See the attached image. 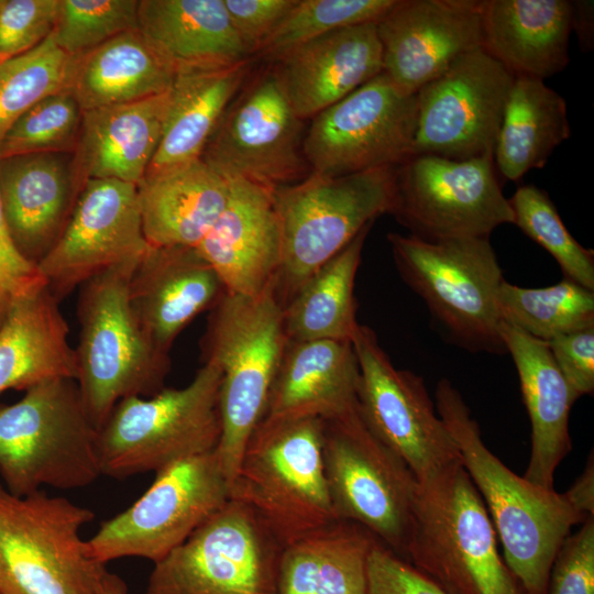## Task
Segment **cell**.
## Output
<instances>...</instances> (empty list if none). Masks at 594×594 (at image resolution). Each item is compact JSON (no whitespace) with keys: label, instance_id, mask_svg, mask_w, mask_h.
<instances>
[{"label":"cell","instance_id":"8992f818","mask_svg":"<svg viewBox=\"0 0 594 594\" xmlns=\"http://www.w3.org/2000/svg\"><path fill=\"white\" fill-rule=\"evenodd\" d=\"M323 419L261 421L230 485V498L250 507L283 547L339 518L322 458Z\"/></svg>","mask_w":594,"mask_h":594},{"label":"cell","instance_id":"30bf717a","mask_svg":"<svg viewBox=\"0 0 594 594\" xmlns=\"http://www.w3.org/2000/svg\"><path fill=\"white\" fill-rule=\"evenodd\" d=\"M94 518L65 497L0 484V594H99L106 564L80 537Z\"/></svg>","mask_w":594,"mask_h":594},{"label":"cell","instance_id":"3957f363","mask_svg":"<svg viewBox=\"0 0 594 594\" xmlns=\"http://www.w3.org/2000/svg\"><path fill=\"white\" fill-rule=\"evenodd\" d=\"M287 343L274 283L257 296L226 292L210 310L201 358L221 371V436L215 451L230 485L264 417Z\"/></svg>","mask_w":594,"mask_h":594},{"label":"cell","instance_id":"7dc6e473","mask_svg":"<svg viewBox=\"0 0 594 594\" xmlns=\"http://www.w3.org/2000/svg\"><path fill=\"white\" fill-rule=\"evenodd\" d=\"M230 21L251 56L294 8L297 0H223Z\"/></svg>","mask_w":594,"mask_h":594},{"label":"cell","instance_id":"5b68a950","mask_svg":"<svg viewBox=\"0 0 594 594\" xmlns=\"http://www.w3.org/2000/svg\"><path fill=\"white\" fill-rule=\"evenodd\" d=\"M0 404V475L6 488L25 496L44 485L81 488L100 475L98 430L73 378H53Z\"/></svg>","mask_w":594,"mask_h":594},{"label":"cell","instance_id":"7bdbcfd3","mask_svg":"<svg viewBox=\"0 0 594 594\" xmlns=\"http://www.w3.org/2000/svg\"><path fill=\"white\" fill-rule=\"evenodd\" d=\"M58 12L59 0H0V65L46 40Z\"/></svg>","mask_w":594,"mask_h":594},{"label":"cell","instance_id":"8d00e7d4","mask_svg":"<svg viewBox=\"0 0 594 594\" xmlns=\"http://www.w3.org/2000/svg\"><path fill=\"white\" fill-rule=\"evenodd\" d=\"M501 320L542 341L594 327V292L563 277L542 288L504 280L497 296Z\"/></svg>","mask_w":594,"mask_h":594},{"label":"cell","instance_id":"7a4b0ae2","mask_svg":"<svg viewBox=\"0 0 594 594\" xmlns=\"http://www.w3.org/2000/svg\"><path fill=\"white\" fill-rule=\"evenodd\" d=\"M406 561L446 594H526L462 461L417 481Z\"/></svg>","mask_w":594,"mask_h":594},{"label":"cell","instance_id":"f35d334b","mask_svg":"<svg viewBox=\"0 0 594 594\" xmlns=\"http://www.w3.org/2000/svg\"><path fill=\"white\" fill-rule=\"evenodd\" d=\"M508 201L513 224L552 255L565 278L594 292V252L569 232L548 193L524 185Z\"/></svg>","mask_w":594,"mask_h":594},{"label":"cell","instance_id":"836d02e7","mask_svg":"<svg viewBox=\"0 0 594 594\" xmlns=\"http://www.w3.org/2000/svg\"><path fill=\"white\" fill-rule=\"evenodd\" d=\"M175 77V68L132 30L76 57L69 90L86 111L162 95Z\"/></svg>","mask_w":594,"mask_h":594},{"label":"cell","instance_id":"f546056e","mask_svg":"<svg viewBox=\"0 0 594 594\" xmlns=\"http://www.w3.org/2000/svg\"><path fill=\"white\" fill-rule=\"evenodd\" d=\"M138 19L140 32L176 73L252 58L223 0H140Z\"/></svg>","mask_w":594,"mask_h":594},{"label":"cell","instance_id":"d6986e66","mask_svg":"<svg viewBox=\"0 0 594 594\" xmlns=\"http://www.w3.org/2000/svg\"><path fill=\"white\" fill-rule=\"evenodd\" d=\"M147 246L136 185L87 179L64 232L37 267L61 301L90 278L140 258Z\"/></svg>","mask_w":594,"mask_h":594},{"label":"cell","instance_id":"681fc988","mask_svg":"<svg viewBox=\"0 0 594 594\" xmlns=\"http://www.w3.org/2000/svg\"><path fill=\"white\" fill-rule=\"evenodd\" d=\"M564 494L580 513L585 516L594 515V464L592 454L582 474Z\"/></svg>","mask_w":594,"mask_h":594},{"label":"cell","instance_id":"74e56055","mask_svg":"<svg viewBox=\"0 0 594 594\" xmlns=\"http://www.w3.org/2000/svg\"><path fill=\"white\" fill-rule=\"evenodd\" d=\"M75 62L51 34L33 50L0 65V141L33 106L69 89Z\"/></svg>","mask_w":594,"mask_h":594},{"label":"cell","instance_id":"4316f807","mask_svg":"<svg viewBox=\"0 0 594 594\" xmlns=\"http://www.w3.org/2000/svg\"><path fill=\"white\" fill-rule=\"evenodd\" d=\"M571 33L572 1L481 0V48L515 76L562 72Z\"/></svg>","mask_w":594,"mask_h":594},{"label":"cell","instance_id":"6da1fadb","mask_svg":"<svg viewBox=\"0 0 594 594\" xmlns=\"http://www.w3.org/2000/svg\"><path fill=\"white\" fill-rule=\"evenodd\" d=\"M435 404L485 504L507 566L526 594H548L550 571L559 549L571 528L588 516L580 513L564 493L527 481L492 453L450 381L443 378L438 383Z\"/></svg>","mask_w":594,"mask_h":594},{"label":"cell","instance_id":"ba28073f","mask_svg":"<svg viewBox=\"0 0 594 594\" xmlns=\"http://www.w3.org/2000/svg\"><path fill=\"white\" fill-rule=\"evenodd\" d=\"M394 168L328 177L314 173L274 190L283 234L274 292L283 308L302 285L394 202Z\"/></svg>","mask_w":594,"mask_h":594},{"label":"cell","instance_id":"1f68e13d","mask_svg":"<svg viewBox=\"0 0 594 594\" xmlns=\"http://www.w3.org/2000/svg\"><path fill=\"white\" fill-rule=\"evenodd\" d=\"M251 69L252 58L232 66L177 72L169 89L162 138L146 174L200 158Z\"/></svg>","mask_w":594,"mask_h":594},{"label":"cell","instance_id":"d590c367","mask_svg":"<svg viewBox=\"0 0 594 594\" xmlns=\"http://www.w3.org/2000/svg\"><path fill=\"white\" fill-rule=\"evenodd\" d=\"M371 227L324 263L284 307L288 341L352 340L360 324L354 282Z\"/></svg>","mask_w":594,"mask_h":594},{"label":"cell","instance_id":"277c9868","mask_svg":"<svg viewBox=\"0 0 594 594\" xmlns=\"http://www.w3.org/2000/svg\"><path fill=\"white\" fill-rule=\"evenodd\" d=\"M139 260L109 268L80 286L75 381L97 430L121 399L161 392L170 369L169 355L150 340L130 304V277Z\"/></svg>","mask_w":594,"mask_h":594},{"label":"cell","instance_id":"ac0fdd59","mask_svg":"<svg viewBox=\"0 0 594 594\" xmlns=\"http://www.w3.org/2000/svg\"><path fill=\"white\" fill-rule=\"evenodd\" d=\"M514 77L481 47L458 57L416 92L411 155L493 156Z\"/></svg>","mask_w":594,"mask_h":594},{"label":"cell","instance_id":"9a60e30c","mask_svg":"<svg viewBox=\"0 0 594 594\" xmlns=\"http://www.w3.org/2000/svg\"><path fill=\"white\" fill-rule=\"evenodd\" d=\"M391 213L427 241L490 237L514 221L493 156L410 155L394 168Z\"/></svg>","mask_w":594,"mask_h":594},{"label":"cell","instance_id":"ee69618b","mask_svg":"<svg viewBox=\"0 0 594 594\" xmlns=\"http://www.w3.org/2000/svg\"><path fill=\"white\" fill-rule=\"evenodd\" d=\"M548 594H594V515L570 534L553 561Z\"/></svg>","mask_w":594,"mask_h":594},{"label":"cell","instance_id":"e575fe53","mask_svg":"<svg viewBox=\"0 0 594 594\" xmlns=\"http://www.w3.org/2000/svg\"><path fill=\"white\" fill-rule=\"evenodd\" d=\"M570 138L566 102L543 79L516 75L494 148L497 173L517 182Z\"/></svg>","mask_w":594,"mask_h":594},{"label":"cell","instance_id":"8fae6325","mask_svg":"<svg viewBox=\"0 0 594 594\" xmlns=\"http://www.w3.org/2000/svg\"><path fill=\"white\" fill-rule=\"evenodd\" d=\"M322 458L337 517L406 561L417 480L365 425L359 405L323 420Z\"/></svg>","mask_w":594,"mask_h":594},{"label":"cell","instance_id":"7402d4cb","mask_svg":"<svg viewBox=\"0 0 594 594\" xmlns=\"http://www.w3.org/2000/svg\"><path fill=\"white\" fill-rule=\"evenodd\" d=\"M224 294L218 274L189 246L148 245L129 283L130 304L141 327L166 354L177 336Z\"/></svg>","mask_w":594,"mask_h":594},{"label":"cell","instance_id":"ab89813d","mask_svg":"<svg viewBox=\"0 0 594 594\" xmlns=\"http://www.w3.org/2000/svg\"><path fill=\"white\" fill-rule=\"evenodd\" d=\"M396 0H297L256 55L272 63L290 50L338 29L377 22Z\"/></svg>","mask_w":594,"mask_h":594},{"label":"cell","instance_id":"44dd1931","mask_svg":"<svg viewBox=\"0 0 594 594\" xmlns=\"http://www.w3.org/2000/svg\"><path fill=\"white\" fill-rule=\"evenodd\" d=\"M227 180L226 207L195 249L227 293L257 296L274 283L282 261L283 234L274 190L243 179Z\"/></svg>","mask_w":594,"mask_h":594},{"label":"cell","instance_id":"2e32d148","mask_svg":"<svg viewBox=\"0 0 594 594\" xmlns=\"http://www.w3.org/2000/svg\"><path fill=\"white\" fill-rule=\"evenodd\" d=\"M416 120V94L382 72L312 118L305 160L328 177L396 167L411 155Z\"/></svg>","mask_w":594,"mask_h":594},{"label":"cell","instance_id":"cb8c5ba5","mask_svg":"<svg viewBox=\"0 0 594 594\" xmlns=\"http://www.w3.org/2000/svg\"><path fill=\"white\" fill-rule=\"evenodd\" d=\"M299 119H311L383 72L376 23L338 29L273 62Z\"/></svg>","mask_w":594,"mask_h":594},{"label":"cell","instance_id":"60d3db41","mask_svg":"<svg viewBox=\"0 0 594 594\" xmlns=\"http://www.w3.org/2000/svg\"><path fill=\"white\" fill-rule=\"evenodd\" d=\"M82 111L69 89L51 95L23 113L0 141V158L33 153H74Z\"/></svg>","mask_w":594,"mask_h":594},{"label":"cell","instance_id":"bcb514c9","mask_svg":"<svg viewBox=\"0 0 594 594\" xmlns=\"http://www.w3.org/2000/svg\"><path fill=\"white\" fill-rule=\"evenodd\" d=\"M367 594H446L381 542L367 561Z\"/></svg>","mask_w":594,"mask_h":594},{"label":"cell","instance_id":"52a82bcc","mask_svg":"<svg viewBox=\"0 0 594 594\" xmlns=\"http://www.w3.org/2000/svg\"><path fill=\"white\" fill-rule=\"evenodd\" d=\"M221 371L204 362L183 388L116 404L98 429L101 475L123 480L216 450L221 436Z\"/></svg>","mask_w":594,"mask_h":594},{"label":"cell","instance_id":"603a6c76","mask_svg":"<svg viewBox=\"0 0 594 594\" xmlns=\"http://www.w3.org/2000/svg\"><path fill=\"white\" fill-rule=\"evenodd\" d=\"M69 153L0 158V202L19 252L37 265L64 232L81 190Z\"/></svg>","mask_w":594,"mask_h":594},{"label":"cell","instance_id":"f907efd6","mask_svg":"<svg viewBox=\"0 0 594 594\" xmlns=\"http://www.w3.org/2000/svg\"><path fill=\"white\" fill-rule=\"evenodd\" d=\"M593 1H572V31L579 37L583 51L593 47Z\"/></svg>","mask_w":594,"mask_h":594},{"label":"cell","instance_id":"4dcf8cb0","mask_svg":"<svg viewBox=\"0 0 594 594\" xmlns=\"http://www.w3.org/2000/svg\"><path fill=\"white\" fill-rule=\"evenodd\" d=\"M58 304L46 286L22 301L0 327V394L53 378L76 380L75 349Z\"/></svg>","mask_w":594,"mask_h":594},{"label":"cell","instance_id":"4fadbf2b","mask_svg":"<svg viewBox=\"0 0 594 594\" xmlns=\"http://www.w3.org/2000/svg\"><path fill=\"white\" fill-rule=\"evenodd\" d=\"M230 499V484L216 451L177 461L156 472L151 486L125 510L103 521L86 540L106 564L136 557L163 560Z\"/></svg>","mask_w":594,"mask_h":594},{"label":"cell","instance_id":"5bb4252c","mask_svg":"<svg viewBox=\"0 0 594 594\" xmlns=\"http://www.w3.org/2000/svg\"><path fill=\"white\" fill-rule=\"evenodd\" d=\"M304 121L274 67L250 75L229 103L200 158L226 179L275 190L309 174L302 152Z\"/></svg>","mask_w":594,"mask_h":594},{"label":"cell","instance_id":"d6a6232c","mask_svg":"<svg viewBox=\"0 0 594 594\" xmlns=\"http://www.w3.org/2000/svg\"><path fill=\"white\" fill-rule=\"evenodd\" d=\"M377 539L338 519L283 548L276 594H367V561Z\"/></svg>","mask_w":594,"mask_h":594},{"label":"cell","instance_id":"f1b7e54d","mask_svg":"<svg viewBox=\"0 0 594 594\" xmlns=\"http://www.w3.org/2000/svg\"><path fill=\"white\" fill-rule=\"evenodd\" d=\"M148 245L196 248L223 211L228 180L201 158L146 174L136 185Z\"/></svg>","mask_w":594,"mask_h":594},{"label":"cell","instance_id":"e0dca14e","mask_svg":"<svg viewBox=\"0 0 594 594\" xmlns=\"http://www.w3.org/2000/svg\"><path fill=\"white\" fill-rule=\"evenodd\" d=\"M351 341L360 366L359 411L369 429L417 481L461 461L424 378L396 369L371 328L359 324Z\"/></svg>","mask_w":594,"mask_h":594},{"label":"cell","instance_id":"c3c4849f","mask_svg":"<svg viewBox=\"0 0 594 594\" xmlns=\"http://www.w3.org/2000/svg\"><path fill=\"white\" fill-rule=\"evenodd\" d=\"M552 358L576 398L594 391V327L548 341Z\"/></svg>","mask_w":594,"mask_h":594},{"label":"cell","instance_id":"b9f144b4","mask_svg":"<svg viewBox=\"0 0 594 594\" xmlns=\"http://www.w3.org/2000/svg\"><path fill=\"white\" fill-rule=\"evenodd\" d=\"M139 0H59L52 32L57 46L80 57L112 37L139 30Z\"/></svg>","mask_w":594,"mask_h":594},{"label":"cell","instance_id":"484cf974","mask_svg":"<svg viewBox=\"0 0 594 594\" xmlns=\"http://www.w3.org/2000/svg\"><path fill=\"white\" fill-rule=\"evenodd\" d=\"M359 381L352 341H288L262 421L339 417L358 407Z\"/></svg>","mask_w":594,"mask_h":594},{"label":"cell","instance_id":"ffe728a7","mask_svg":"<svg viewBox=\"0 0 594 594\" xmlns=\"http://www.w3.org/2000/svg\"><path fill=\"white\" fill-rule=\"evenodd\" d=\"M383 72L416 94L481 47V0H396L376 22Z\"/></svg>","mask_w":594,"mask_h":594},{"label":"cell","instance_id":"f6af8a7d","mask_svg":"<svg viewBox=\"0 0 594 594\" xmlns=\"http://www.w3.org/2000/svg\"><path fill=\"white\" fill-rule=\"evenodd\" d=\"M46 287L37 265L16 249L0 202V327L24 300Z\"/></svg>","mask_w":594,"mask_h":594},{"label":"cell","instance_id":"83f0119b","mask_svg":"<svg viewBox=\"0 0 594 594\" xmlns=\"http://www.w3.org/2000/svg\"><path fill=\"white\" fill-rule=\"evenodd\" d=\"M169 90L142 100L82 111L73 165L87 179H118L138 185L158 147Z\"/></svg>","mask_w":594,"mask_h":594},{"label":"cell","instance_id":"816d5d0a","mask_svg":"<svg viewBox=\"0 0 594 594\" xmlns=\"http://www.w3.org/2000/svg\"><path fill=\"white\" fill-rule=\"evenodd\" d=\"M99 594H128V586L119 575L107 571Z\"/></svg>","mask_w":594,"mask_h":594},{"label":"cell","instance_id":"9c48e42d","mask_svg":"<svg viewBox=\"0 0 594 594\" xmlns=\"http://www.w3.org/2000/svg\"><path fill=\"white\" fill-rule=\"evenodd\" d=\"M387 240L402 278L453 340L473 351L506 352L497 305L505 279L490 237L427 241L389 233Z\"/></svg>","mask_w":594,"mask_h":594},{"label":"cell","instance_id":"d4e9b609","mask_svg":"<svg viewBox=\"0 0 594 594\" xmlns=\"http://www.w3.org/2000/svg\"><path fill=\"white\" fill-rule=\"evenodd\" d=\"M499 336L515 363L531 422V452L522 476L554 490L556 470L572 449L569 417L578 398L556 364L548 342L503 320Z\"/></svg>","mask_w":594,"mask_h":594},{"label":"cell","instance_id":"7c38bea8","mask_svg":"<svg viewBox=\"0 0 594 594\" xmlns=\"http://www.w3.org/2000/svg\"><path fill=\"white\" fill-rule=\"evenodd\" d=\"M283 548L250 507L230 498L154 564L144 594H276Z\"/></svg>","mask_w":594,"mask_h":594}]
</instances>
